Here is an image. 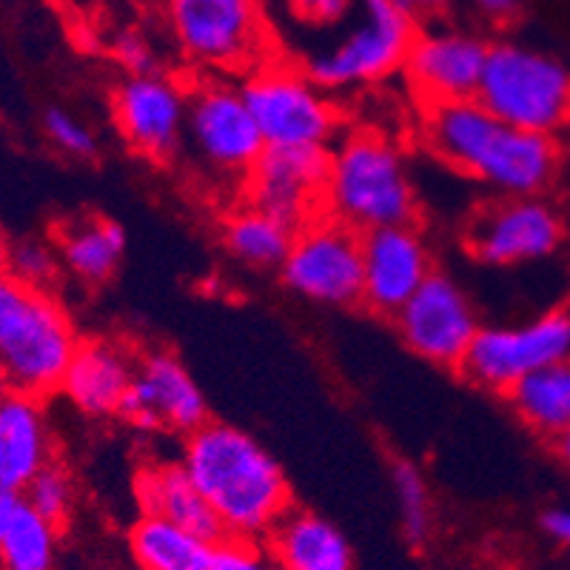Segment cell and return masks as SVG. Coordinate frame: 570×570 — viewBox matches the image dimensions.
I'll list each match as a JSON object with an SVG mask.
<instances>
[{
	"label": "cell",
	"instance_id": "e0dca14e",
	"mask_svg": "<svg viewBox=\"0 0 570 570\" xmlns=\"http://www.w3.org/2000/svg\"><path fill=\"white\" fill-rule=\"evenodd\" d=\"M434 272V248L420 223L363 234V308L374 317L394 320Z\"/></svg>",
	"mask_w": 570,
	"mask_h": 570
},
{
	"label": "cell",
	"instance_id": "ab89813d",
	"mask_svg": "<svg viewBox=\"0 0 570 570\" xmlns=\"http://www.w3.org/2000/svg\"><path fill=\"white\" fill-rule=\"evenodd\" d=\"M9 248H12V240H9V234L3 232V226H0V272H7Z\"/></svg>",
	"mask_w": 570,
	"mask_h": 570
},
{
	"label": "cell",
	"instance_id": "8fae6325",
	"mask_svg": "<svg viewBox=\"0 0 570 570\" xmlns=\"http://www.w3.org/2000/svg\"><path fill=\"white\" fill-rule=\"evenodd\" d=\"M570 360V308L519 323H482L456 374L485 394L505 396L533 371Z\"/></svg>",
	"mask_w": 570,
	"mask_h": 570
},
{
	"label": "cell",
	"instance_id": "60d3db41",
	"mask_svg": "<svg viewBox=\"0 0 570 570\" xmlns=\"http://www.w3.org/2000/svg\"><path fill=\"white\" fill-rule=\"evenodd\" d=\"M9 391H12V383H9L7 371H3V365H0V400H3V396H7Z\"/></svg>",
	"mask_w": 570,
	"mask_h": 570
},
{
	"label": "cell",
	"instance_id": "cb8c5ba5",
	"mask_svg": "<svg viewBox=\"0 0 570 570\" xmlns=\"http://www.w3.org/2000/svg\"><path fill=\"white\" fill-rule=\"evenodd\" d=\"M297 228L268 214L254 203L237 200L223 212L217 240L237 266L248 272H279L285 254L292 248Z\"/></svg>",
	"mask_w": 570,
	"mask_h": 570
},
{
	"label": "cell",
	"instance_id": "4dcf8cb0",
	"mask_svg": "<svg viewBox=\"0 0 570 570\" xmlns=\"http://www.w3.org/2000/svg\"><path fill=\"white\" fill-rule=\"evenodd\" d=\"M7 272L35 288H55L63 277V263L52 237H20L9 248Z\"/></svg>",
	"mask_w": 570,
	"mask_h": 570
},
{
	"label": "cell",
	"instance_id": "30bf717a",
	"mask_svg": "<svg viewBox=\"0 0 570 570\" xmlns=\"http://www.w3.org/2000/svg\"><path fill=\"white\" fill-rule=\"evenodd\" d=\"M277 274L305 303L337 312L363 308V234L317 214L297 228Z\"/></svg>",
	"mask_w": 570,
	"mask_h": 570
},
{
	"label": "cell",
	"instance_id": "ffe728a7",
	"mask_svg": "<svg viewBox=\"0 0 570 570\" xmlns=\"http://www.w3.org/2000/svg\"><path fill=\"white\" fill-rule=\"evenodd\" d=\"M46 396L9 391L0 400V482L23 491L52 460H58Z\"/></svg>",
	"mask_w": 570,
	"mask_h": 570
},
{
	"label": "cell",
	"instance_id": "8d00e7d4",
	"mask_svg": "<svg viewBox=\"0 0 570 570\" xmlns=\"http://www.w3.org/2000/svg\"><path fill=\"white\" fill-rule=\"evenodd\" d=\"M23 505V491H14V488L3 485L0 482V539L7 537L9 525H12L14 513Z\"/></svg>",
	"mask_w": 570,
	"mask_h": 570
},
{
	"label": "cell",
	"instance_id": "e575fe53",
	"mask_svg": "<svg viewBox=\"0 0 570 570\" xmlns=\"http://www.w3.org/2000/svg\"><path fill=\"white\" fill-rule=\"evenodd\" d=\"M476 12L485 20L502 27V23H511L519 14V0H468Z\"/></svg>",
	"mask_w": 570,
	"mask_h": 570
},
{
	"label": "cell",
	"instance_id": "b9f144b4",
	"mask_svg": "<svg viewBox=\"0 0 570 570\" xmlns=\"http://www.w3.org/2000/svg\"><path fill=\"white\" fill-rule=\"evenodd\" d=\"M140 3H163V0H140Z\"/></svg>",
	"mask_w": 570,
	"mask_h": 570
},
{
	"label": "cell",
	"instance_id": "5b68a950",
	"mask_svg": "<svg viewBox=\"0 0 570 570\" xmlns=\"http://www.w3.org/2000/svg\"><path fill=\"white\" fill-rule=\"evenodd\" d=\"M80 340L55 288H35L0 272V365L12 391L46 400L58 394Z\"/></svg>",
	"mask_w": 570,
	"mask_h": 570
},
{
	"label": "cell",
	"instance_id": "4fadbf2b",
	"mask_svg": "<svg viewBox=\"0 0 570 570\" xmlns=\"http://www.w3.org/2000/svg\"><path fill=\"white\" fill-rule=\"evenodd\" d=\"M394 323L396 337L416 360L436 368L460 371L482 317L465 285L451 272L436 268L402 305Z\"/></svg>",
	"mask_w": 570,
	"mask_h": 570
},
{
	"label": "cell",
	"instance_id": "6da1fadb",
	"mask_svg": "<svg viewBox=\"0 0 570 570\" xmlns=\"http://www.w3.org/2000/svg\"><path fill=\"white\" fill-rule=\"evenodd\" d=\"M416 131L428 155L499 197L544 195L562 166L557 137L505 124L476 98L422 106Z\"/></svg>",
	"mask_w": 570,
	"mask_h": 570
},
{
	"label": "cell",
	"instance_id": "f546056e",
	"mask_svg": "<svg viewBox=\"0 0 570 570\" xmlns=\"http://www.w3.org/2000/svg\"><path fill=\"white\" fill-rule=\"evenodd\" d=\"M40 131L49 140V146L58 155L69 157V160L89 163L100 155L98 131L91 129L83 117L63 109V106H49L43 111V117H40Z\"/></svg>",
	"mask_w": 570,
	"mask_h": 570
},
{
	"label": "cell",
	"instance_id": "4316f807",
	"mask_svg": "<svg viewBox=\"0 0 570 570\" xmlns=\"http://www.w3.org/2000/svg\"><path fill=\"white\" fill-rule=\"evenodd\" d=\"M129 551L140 570H208L214 542L169 519L140 513L129 528Z\"/></svg>",
	"mask_w": 570,
	"mask_h": 570
},
{
	"label": "cell",
	"instance_id": "7402d4cb",
	"mask_svg": "<svg viewBox=\"0 0 570 570\" xmlns=\"http://www.w3.org/2000/svg\"><path fill=\"white\" fill-rule=\"evenodd\" d=\"M52 240L58 246L63 274L86 288H100L124 266L126 228L106 214H75L55 223Z\"/></svg>",
	"mask_w": 570,
	"mask_h": 570
},
{
	"label": "cell",
	"instance_id": "8992f818",
	"mask_svg": "<svg viewBox=\"0 0 570 570\" xmlns=\"http://www.w3.org/2000/svg\"><path fill=\"white\" fill-rule=\"evenodd\" d=\"M266 140L243 98L240 80L220 75H188L186 146L191 169L217 191L240 197L254 163L266 151Z\"/></svg>",
	"mask_w": 570,
	"mask_h": 570
},
{
	"label": "cell",
	"instance_id": "2e32d148",
	"mask_svg": "<svg viewBox=\"0 0 570 570\" xmlns=\"http://www.w3.org/2000/svg\"><path fill=\"white\" fill-rule=\"evenodd\" d=\"M488 49L491 43L473 29L420 23L400 71L405 89L420 106L476 98Z\"/></svg>",
	"mask_w": 570,
	"mask_h": 570
},
{
	"label": "cell",
	"instance_id": "52a82bcc",
	"mask_svg": "<svg viewBox=\"0 0 570 570\" xmlns=\"http://www.w3.org/2000/svg\"><path fill=\"white\" fill-rule=\"evenodd\" d=\"M422 18L405 0H360L348 27L328 43L305 52L299 63L334 95H351L402 71Z\"/></svg>",
	"mask_w": 570,
	"mask_h": 570
},
{
	"label": "cell",
	"instance_id": "1f68e13d",
	"mask_svg": "<svg viewBox=\"0 0 570 570\" xmlns=\"http://www.w3.org/2000/svg\"><path fill=\"white\" fill-rule=\"evenodd\" d=\"M23 499L40 517L63 528L71 517V508H75V480H71V471L60 460H52L23 488Z\"/></svg>",
	"mask_w": 570,
	"mask_h": 570
},
{
	"label": "cell",
	"instance_id": "d4e9b609",
	"mask_svg": "<svg viewBox=\"0 0 570 570\" xmlns=\"http://www.w3.org/2000/svg\"><path fill=\"white\" fill-rule=\"evenodd\" d=\"M360 0H266L279 52L299 60L348 27Z\"/></svg>",
	"mask_w": 570,
	"mask_h": 570
},
{
	"label": "cell",
	"instance_id": "f35d334b",
	"mask_svg": "<svg viewBox=\"0 0 570 570\" xmlns=\"http://www.w3.org/2000/svg\"><path fill=\"white\" fill-rule=\"evenodd\" d=\"M551 451H553V456H557V460L562 462V465L570 471V425L564 428L562 434L553 436V440H551Z\"/></svg>",
	"mask_w": 570,
	"mask_h": 570
},
{
	"label": "cell",
	"instance_id": "d6986e66",
	"mask_svg": "<svg viewBox=\"0 0 570 570\" xmlns=\"http://www.w3.org/2000/svg\"><path fill=\"white\" fill-rule=\"evenodd\" d=\"M140 351L124 337H83L63 374L58 396L89 420L120 414L137 374Z\"/></svg>",
	"mask_w": 570,
	"mask_h": 570
},
{
	"label": "cell",
	"instance_id": "83f0119b",
	"mask_svg": "<svg viewBox=\"0 0 570 570\" xmlns=\"http://www.w3.org/2000/svg\"><path fill=\"white\" fill-rule=\"evenodd\" d=\"M58 537L60 528L23 499L7 537L0 539V570H52Z\"/></svg>",
	"mask_w": 570,
	"mask_h": 570
},
{
	"label": "cell",
	"instance_id": "74e56055",
	"mask_svg": "<svg viewBox=\"0 0 570 570\" xmlns=\"http://www.w3.org/2000/svg\"><path fill=\"white\" fill-rule=\"evenodd\" d=\"M405 3H409L420 18H440V14H445V9H451L454 0H405Z\"/></svg>",
	"mask_w": 570,
	"mask_h": 570
},
{
	"label": "cell",
	"instance_id": "f1b7e54d",
	"mask_svg": "<svg viewBox=\"0 0 570 570\" xmlns=\"http://www.w3.org/2000/svg\"><path fill=\"white\" fill-rule=\"evenodd\" d=\"M391 491L400 511L402 537L411 548H425L434 531V505H431V488L425 473L411 460L391 462Z\"/></svg>",
	"mask_w": 570,
	"mask_h": 570
},
{
	"label": "cell",
	"instance_id": "d6a6232c",
	"mask_svg": "<svg viewBox=\"0 0 570 570\" xmlns=\"http://www.w3.org/2000/svg\"><path fill=\"white\" fill-rule=\"evenodd\" d=\"M111 60H115L124 75H146V71L166 69L157 49V40L149 32H142L137 27H126L111 38Z\"/></svg>",
	"mask_w": 570,
	"mask_h": 570
},
{
	"label": "cell",
	"instance_id": "277c9868",
	"mask_svg": "<svg viewBox=\"0 0 570 570\" xmlns=\"http://www.w3.org/2000/svg\"><path fill=\"white\" fill-rule=\"evenodd\" d=\"M160 20L188 75L240 80L279 55L266 0H163Z\"/></svg>",
	"mask_w": 570,
	"mask_h": 570
},
{
	"label": "cell",
	"instance_id": "484cf974",
	"mask_svg": "<svg viewBox=\"0 0 570 570\" xmlns=\"http://www.w3.org/2000/svg\"><path fill=\"white\" fill-rule=\"evenodd\" d=\"M502 400L533 436L551 442L570 425V360L533 371L519 380Z\"/></svg>",
	"mask_w": 570,
	"mask_h": 570
},
{
	"label": "cell",
	"instance_id": "7a4b0ae2",
	"mask_svg": "<svg viewBox=\"0 0 570 570\" xmlns=\"http://www.w3.org/2000/svg\"><path fill=\"white\" fill-rule=\"evenodd\" d=\"M180 462L220 517L226 537L263 542L294 505L277 456L234 422L208 420L183 436Z\"/></svg>",
	"mask_w": 570,
	"mask_h": 570
},
{
	"label": "cell",
	"instance_id": "836d02e7",
	"mask_svg": "<svg viewBox=\"0 0 570 570\" xmlns=\"http://www.w3.org/2000/svg\"><path fill=\"white\" fill-rule=\"evenodd\" d=\"M274 564L277 562L263 542L226 537L223 542L214 544L212 568L208 570H274Z\"/></svg>",
	"mask_w": 570,
	"mask_h": 570
},
{
	"label": "cell",
	"instance_id": "9a60e30c",
	"mask_svg": "<svg viewBox=\"0 0 570 570\" xmlns=\"http://www.w3.org/2000/svg\"><path fill=\"white\" fill-rule=\"evenodd\" d=\"M117 420L137 434H175L183 440L212 420V411L180 354L171 348H142L135 383Z\"/></svg>",
	"mask_w": 570,
	"mask_h": 570
},
{
	"label": "cell",
	"instance_id": "ba28073f",
	"mask_svg": "<svg viewBox=\"0 0 570 570\" xmlns=\"http://www.w3.org/2000/svg\"><path fill=\"white\" fill-rule=\"evenodd\" d=\"M243 98L268 149H331L345 131V109L299 60L279 52L246 78Z\"/></svg>",
	"mask_w": 570,
	"mask_h": 570
},
{
	"label": "cell",
	"instance_id": "9c48e42d",
	"mask_svg": "<svg viewBox=\"0 0 570 570\" xmlns=\"http://www.w3.org/2000/svg\"><path fill=\"white\" fill-rule=\"evenodd\" d=\"M476 100L519 129L557 137L570 124V69L519 40H493Z\"/></svg>",
	"mask_w": 570,
	"mask_h": 570
},
{
	"label": "cell",
	"instance_id": "7c38bea8",
	"mask_svg": "<svg viewBox=\"0 0 570 570\" xmlns=\"http://www.w3.org/2000/svg\"><path fill=\"white\" fill-rule=\"evenodd\" d=\"M111 124L131 155L155 166L183 157L188 120V75L169 69L124 75L109 95Z\"/></svg>",
	"mask_w": 570,
	"mask_h": 570
},
{
	"label": "cell",
	"instance_id": "d590c367",
	"mask_svg": "<svg viewBox=\"0 0 570 570\" xmlns=\"http://www.w3.org/2000/svg\"><path fill=\"white\" fill-rule=\"evenodd\" d=\"M542 531L553 539V542L570 548V508H551L542 517Z\"/></svg>",
	"mask_w": 570,
	"mask_h": 570
},
{
	"label": "cell",
	"instance_id": "5bb4252c",
	"mask_svg": "<svg viewBox=\"0 0 570 570\" xmlns=\"http://www.w3.org/2000/svg\"><path fill=\"white\" fill-rule=\"evenodd\" d=\"M564 243V217L544 195L497 197L473 214L465 252L480 266L517 268L548 259Z\"/></svg>",
	"mask_w": 570,
	"mask_h": 570
},
{
	"label": "cell",
	"instance_id": "44dd1931",
	"mask_svg": "<svg viewBox=\"0 0 570 570\" xmlns=\"http://www.w3.org/2000/svg\"><path fill=\"white\" fill-rule=\"evenodd\" d=\"M135 499L140 513L169 519L175 525L186 528V531L197 533L214 544L226 539L220 517L208 505V499L191 480V473L186 471L180 456L146 462L135 473Z\"/></svg>",
	"mask_w": 570,
	"mask_h": 570
},
{
	"label": "cell",
	"instance_id": "3957f363",
	"mask_svg": "<svg viewBox=\"0 0 570 570\" xmlns=\"http://www.w3.org/2000/svg\"><path fill=\"white\" fill-rule=\"evenodd\" d=\"M420 191L402 142L371 126H351L328 149L323 212L354 232L420 223Z\"/></svg>",
	"mask_w": 570,
	"mask_h": 570
},
{
	"label": "cell",
	"instance_id": "603a6c76",
	"mask_svg": "<svg viewBox=\"0 0 570 570\" xmlns=\"http://www.w3.org/2000/svg\"><path fill=\"white\" fill-rule=\"evenodd\" d=\"M279 570H351V544L320 513L292 505L263 539Z\"/></svg>",
	"mask_w": 570,
	"mask_h": 570
},
{
	"label": "cell",
	"instance_id": "ac0fdd59",
	"mask_svg": "<svg viewBox=\"0 0 570 570\" xmlns=\"http://www.w3.org/2000/svg\"><path fill=\"white\" fill-rule=\"evenodd\" d=\"M328 149H266L240 188L243 200L299 228L323 214Z\"/></svg>",
	"mask_w": 570,
	"mask_h": 570
}]
</instances>
